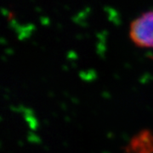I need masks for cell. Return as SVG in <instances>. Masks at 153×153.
Here are the masks:
<instances>
[{"label": "cell", "instance_id": "obj_1", "mask_svg": "<svg viewBox=\"0 0 153 153\" xmlns=\"http://www.w3.org/2000/svg\"><path fill=\"white\" fill-rule=\"evenodd\" d=\"M129 38L137 47L153 49V10L143 13L131 22Z\"/></svg>", "mask_w": 153, "mask_h": 153}, {"label": "cell", "instance_id": "obj_2", "mask_svg": "<svg viewBox=\"0 0 153 153\" xmlns=\"http://www.w3.org/2000/svg\"><path fill=\"white\" fill-rule=\"evenodd\" d=\"M131 150L136 153H151L153 151V137L142 133L132 141Z\"/></svg>", "mask_w": 153, "mask_h": 153}]
</instances>
